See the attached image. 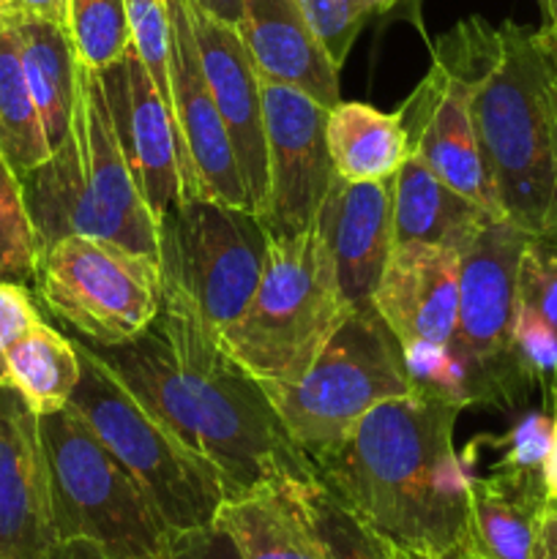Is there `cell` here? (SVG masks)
<instances>
[{"instance_id": "7bdbcfd3", "label": "cell", "mask_w": 557, "mask_h": 559, "mask_svg": "<svg viewBox=\"0 0 557 559\" xmlns=\"http://www.w3.org/2000/svg\"><path fill=\"white\" fill-rule=\"evenodd\" d=\"M533 559H557V519H555V513H552V508H549V516H546L544 527H541Z\"/></svg>"}, {"instance_id": "f1b7e54d", "label": "cell", "mask_w": 557, "mask_h": 559, "mask_svg": "<svg viewBox=\"0 0 557 559\" xmlns=\"http://www.w3.org/2000/svg\"><path fill=\"white\" fill-rule=\"evenodd\" d=\"M76 63L93 71H107L131 49L126 0H69L66 20Z\"/></svg>"}, {"instance_id": "7a4b0ae2", "label": "cell", "mask_w": 557, "mask_h": 559, "mask_svg": "<svg viewBox=\"0 0 557 559\" xmlns=\"http://www.w3.org/2000/svg\"><path fill=\"white\" fill-rule=\"evenodd\" d=\"M462 409L413 391L377 404L309 453L317 484L396 549L437 559L467 549L470 473L453 448Z\"/></svg>"}, {"instance_id": "60d3db41", "label": "cell", "mask_w": 557, "mask_h": 559, "mask_svg": "<svg viewBox=\"0 0 557 559\" xmlns=\"http://www.w3.org/2000/svg\"><path fill=\"white\" fill-rule=\"evenodd\" d=\"M189 3L233 27H238L240 14H244V0H189Z\"/></svg>"}, {"instance_id": "ac0fdd59", "label": "cell", "mask_w": 557, "mask_h": 559, "mask_svg": "<svg viewBox=\"0 0 557 559\" xmlns=\"http://www.w3.org/2000/svg\"><path fill=\"white\" fill-rule=\"evenodd\" d=\"M333 276L353 309L371 306L393 251V178L349 183L333 175L315 222Z\"/></svg>"}, {"instance_id": "836d02e7", "label": "cell", "mask_w": 557, "mask_h": 559, "mask_svg": "<svg viewBox=\"0 0 557 559\" xmlns=\"http://www.w3.org/2000/svg\"><path fill=\"white\" fill-rule=\"evenodd\" d=\"M511 353L533 385L557 391V331L528 306L517 304Z\"/></svg>"}, {"instance_id": "ffe728a7", "label": "cell", "mask_w": 557, "mask_h": 559, "mask_svg": "<svg viewBox=\"0 0 557 559\" xmlns=\"http://www.w3.org/2000/svg\"><path fill=\"white\" fill-rule=\"evenodd\" d=\"M238 33L260 80L295 87L325 109L342 102L339 69L298 0H244Z\"/></svg>"}, {"instance_id": "44dd1931", "label": "cell", "mask_w": 557, "mask_h": 559, "mask_svg": "<svg viewBox=\"0 0 557 559\" xmlns=\"http://www.w3.org/2000/svg\"><path fill=\"white\" fill-rule=\"evenodd\" d=\"M467 551L481 559H533L552 500L544 475L489 469L470 475Z\"/></svg>"}, {"instance_id": "ab89813d", "label": "cell", "mask_w": 557, "mask_h": 559, "mask_svg": "<svg viewBox=\"0 0 557 559\" xmlns=\"http://www.w3.org/2000/svg\"><path fill=\"white\" fill-rule=\"evenodd\" d=\"M544 486L552 502H557V391H552V440L544 462Z\"/></svg>"}, {"instance_id": "9a60e30c", "label": "cell", "mask_w": 557, "mask_h": 559, "mask_svg": "<svg viewBox=\"0 0 557 559\" xmlns=\"http://www.w3.org/2000/svg\"><path fill=\"white\" fill-rule=\"evenodd\" d=\"M98 74L142 200L158 224L164 213L189 197V167L173 107L134 47L120 63Z\"/></svg>"}, {"instance_id": "ee69618b", "label": "cell", "mask_w": 557, "mask_h": 559, "mask_svg": "<svg viewBox=\"0 0 557 559\" xmlns=\"http://www.w3.org/2000/svg\"><path fill=\"white\" fill-rule=\"evenodd\" d=\"M541 3H544V14H546L544 31L557 41V0H541Z\"/></svg>"}, {"instance_id": "d6986e66", "label": "cell", "mask_w": 557, "mask_h": 559, "mask_svg": "<svg viewBox=\"0 0 557 559\" xmlns=\"http://www.w3.org/2000/svg\"><path fill=\"white\" fill-rule=\"evenodd\" d=\"M371 306L402 347L448 344L459 317V251L429 243L393 246Z\"/></svg>"}, {"instance_id": "8992f818", "label": "cell", "mask_w": 557, "mask_h": 559, "mask_svg": "<svg viewBox=\"0 0 557 559\" xmlns=\"http://www.w3.org/2000/svg\"><path fill=\"white\" fill-rule=\"evenodd\" d=\"M82 360V377L69 407L91 426L104 448L134 478L167 533L216 522L227 500L216 469L169 435L82 344L71 338Z\"/></svg>"}, {"instance_id": "d6a6232c", "label": "cell", "mask_w": 557, "mask_h": 559, "mask_svg": "<svg viewBox=\"0 0 557 559\" xmlns=\"http://www.w3.org/2000/svg\"><path fill=\"white\" fill-rule=\"evenodd\" d=\"M131 47L169 102V0H126Z\"/></svg>"}, {"instance_id": "7c38bea8", "label": "cell", "mask_w": 557, "mask_h": 559, "mask_svg": "<svg viewBox=\"0 0 557 559\" xmlns=\"http://www.w3.org/2000/svg\"><path fill=\"white\" fill-rule=\"evenodd\" d=\"M36 289L55 317L102 347L140 336L162 309L158 262L82 235L44 251Z\"/></svg>"}, {"instance_id": "8d00e7d4", "label": "cell", "mask_w": 557, "mask_h": 559, "mask_svg": "<svg viewBox=\"0 0 557 559\" xmlns=\"http://www.w3.org/2000/svg\"><path fill=\"white\" fill-rule=\"evenodd\" d=\"M42 320L27 287L0 282V382H9V349Z\"/></svg>"}, {"instance_id": "1f68e13d", "label": "cell", "mask_w": 557, "mask_h": 559, "mask_svg": "<svg viewBox=\"0 0 557 559\" xmlns=\"http://www.w3.org/2000/svg\"><path fill=\"white\" fill-rule=\"evenodd\" d=\"M396 0H298L306 22L325 47L328 58L336 69L347 60L349 47L358 38L366 20L380 11H388Z\"/></svg>"}, {"instance_id": "b9f144b4", "label": "cell", "mask_w": 557, "mask_h": 559, "mask_svg": "<svg viewBox=\"0 0 557 559\" xmlns=\"http://www.w3.org/2000/svg\"><path fill=\"white\" fill-rule=\"evenodd\" d=\"M49 559H123V557L107 555V551H102L93 544H85V540H69V544H58V549L52 551V557Z\"/></svg>"}, {"instance_id": "4dcf8cb0", "label": "cell", "mask_w": 557, "mask_h": 559, "mask_svg": "<svg viewBox=\"0 0 557 559\" xmlns=\"http://www.w3.org/2000/svg\"><path fill=\"white\" fill-rule=\"evenodd\" d=\"M404 364L410 374V391L437 402L473 407L470 374L451 344H413L404 347Z\"/></svg>"}, {"instance_id": "30bf717a", "label": "cell", "mask_w": 557, "mask_h": 559, "mask_svg": "<svg viewBox=\"0 0 557 559\" xmlns=\"http://www.w3.org/2000/svg\"><path fill=\"white\" fill-rule=\"evenodd\" d=\"M497 49V27L470 16L431 47V66L399 109L410 147L486 216L506 218L491 189L473 118V93Z\"/></svg>"}, {"instance_id": "d4e9b609", "label": "cell", "mask_w": 557, "mask_h": 559, "mask_svg": "<svg viewBox=\"0 0 557 559\" xmlns=\"http://www.w3.org/2000/svg\"><path fill=\"white\" fill-rule=\"evenodd\" d=\"M14 31L20 38L27 87L36 102L49 151H55L66 140L74 120L76 76H80L69 31L38 20L16 22Z\"/></svg>"}, {"instance_id": "5bb4252c", "label": "cell", "mask_w": 557, "mask_h": 559, "mask_svg": "<svg viewBox=\"0 0 557 559\" xmlns=\"http://www.w3.org/2000/svg\"><path fill=\"white\" fill-rule=\"evenodd\" d=\"M169 107L183 142L189 197H213L254 213L227 129L202 71L189 0H169Z\"/></svg>"}, {"instance_id": "8fae6325", "label": "cell", "mask_w": 557, "mask_h": 559, "mask_svg": "<svg viewBox=\"0 0 557 559\" xmlns=\"http://www.w3.org/2000/svg\"><path fill=\"white\" fill-rule=\"evenodd\" d=\"M528 243L524 229L495 218L459 251V317L448 344L467 369L473 404L513 407L533 388L511 353L517 276Z\"/></svg>"}, {"instance_id": "f6af8a7d", "label": "cell", "mask_w": 557, "mask_h": 559, "mask_svg": "<svg viewBox=\"0 0 557 559\" xmlns=\"http://www.w3.org/2000/svg\"><path fill=\"white\" fill-rule=\"evenodd\" d=\"M402 551V559H437V557H426V555H418V551H404V549H399Z\"/></svg>"}, {"instance_id": "603a6c76", "label": "cell", "mask_w": 557, "mask_h": 559, "mask_svg": "<svg viewBox=\"0 0 557 559\" xmlns=\"http://www.w3.org/2000/svg\"><path fill=\"white\" fill-rule=\"evenodd\" d=\"M486 222L495 218L453 191L415 153L393 175V246L429 243L462 251Z\"/></svg>"}, {"instance_id": "83f0119b", "label": "cell", "mask_w": 557, "mask_h": 559, "mask_svg": "<svg viewBox=\"0 0 557 559\" xmlns=\"http://www.w3.org/2000/svg\"><path fill=\"white\" fill-rule=\"evenodd\" d=\"M306 508L325 559H402V551L320 484L304 486Z\"/></svg>"}, {"instance_id": "cb8c5ba5", "label": "cell", "mask_w": 557, "mask_h": 559, "mask_svg": "<svg viewBox=\"0 0 557 559\" xmlns=\"http://www.w3.org/2000/svg\"><path fill=\"white\" fill-rule=\"evenodd\" d=\"M325 140L333 173L349 183L391 180L413 156L402 115L364 102H339L328 109Z\"/></svg>"}, {"instance_id": "277c9868", "label": "cell", "mask_w": 557, "mask_h": 559, "mask_svg": "<svg viewBox=\"0 0 557 559\" xmlns=\"http://www.w3.org/2000/svg\"><path fill=\"white\" fill-rule=\"evenodd\" d=\"M20 186L42 254L82 235L158 262V224L129 167L98 71L80 66L69 134Z\"/></svg>"}, {"instance_id": "7402d4cb", "label": "cell", "mask_w": 557, "mask_h": 559, "mask_svg": "<svg viewBox=\"0 0 557 559\" xmlns=\"http://www.w3.org/2000/svg\"><path fill=\"white\" fill-rule=\"evenodd\" d=\"M304 486L282 480L227 497L216 524L233 535L244 559H325L306 508Z\"/></svg>"}, {"instance_id": "e575fe53", "label": "cell", "mask_w": 557, "mask_h": 559, "mask_svg": "<svg viewBox=\"0 0 557 559\" xmlns=\"http://www.w3.org/2000/svg\"><path fill=\"white\" fill-rule=\"evenodd\" d=\"M517 304L533 309L557 331V240L530 238L519 262Z\"/></svg>"}, {"instance_id": "2e32d148", "label": "cell", "mask_w": 557, "mask_h": 559, "mask_svg": "<svg viewBox=\"0 0 557 559\" xmlns=\"http://www.w3.org/2000/svg\"><path fill=\"white\" fill-rule=\"evenodd\" d=\"M58 549L38 415L0 382V559H49Z\"/></svg>"}, {"instance_id": "6da1fadb", "label": "cell", "mask_w": 557, "mask_h": 559, "mask_svg": "<svg viewBox=\"0 0 557 559\" xmlns=\"http://www.w3.org/2000/svg\"><path fill=\"white\" fill-rule=\"evenodd\" d=\"M85 347L169 435L216 469L227 497L317 480L265 388L180 306L162 300L156 320L129 342Z\"/></svg>"}, {"instance_id": "bcb514c9", "label": "cell", "mask_w": 557, "mask_h": 559, "mask_svg": "<svg viewBox=\"0 0 557 559\" xmlns=\"http://www.w3.org/2000/svg\"><path fill=\"white\" fill-rule=\"evenodd\" d=\"M448 559H481V557H475L473 551H467V549H462V551H457V555H451Z\"/></svg>"}, {"instance_id": "3957f363", "label": "cell", "mask_w": 557, "mask_h": 559, "mask_svg": "<svg viewBox=\"0 0 557 559\" xmlns=\"http://www.w3.org/2000/svg\"><path fill=\"white\" fill-rule=\"evenodd\" d=\"M473 118L502 216L530 238L557 240V41L544 27H497Z\"/></svg>"}, {"instance_id": "7dc6e473", "label": "cell", "mask_w": 557, "mask_h": 559, "mask_svg": "<svg viewBox=\"0 0 557 559\" xmlns=\"http://www.w3.org/2000/svg\"><path fill=\"white\" fill-rule=\"evenodd\" d=\"M552 513H555V519H557V502H552Z\"/></svg>"}, {"instance_id": "9c48e42d", "label": "cell", "mask_w": 557, "mask_h": 559, "mask_svg": "<svg viewBox=\"0 0 557 559\" xmlns=\"http://www.w3.org/2000/svg\"><path fill=\"white\" fill-rule=\"evenodd\" d=\"M306 456L342 440L377 404L410 393L404 347L375 306L353 309L315 364L287 385H262Z\"/></svg>"}, {"instance_id": "484cf974", "label": "cell", "mask_w": 557, "mask_h": 559, "mask_svg": "<svg viewBox=\"0 0 557 559\" xmlns=\"http://www.w3.org/2000/svg\"><path fill=\"white\" fill-rule=\"evenodd\" d=\"M9 385H14L36 415L69 407L82 377L76 344L38 320L5 358Z\"/></svg>"}, {"instance_id": "e0dca14e", "label": "cell", "mask_w": 557, "mask_h": 559, "mask_svg": "<svg viewBox=\"0 0 557 559\" xmlns=\"http://www.w3.org/2000/svg\"><path fill=\"white\" fill-rule=\"evenodd\" d=\"M191 31L200 49L202 71L213 93L218 115L227 129L246 194L254 213L262 211L268 194L265 115H262V82L244 47L238 27L205 14L189 3Z\"/></svg>"}, {"instance_id": "f35d334b", "label": "cell", "mask_w": 557, "mask_h": 559, "mask_svg": "<svg viewBox=\"0 0 557 559\" xmlns=\"http://www.w3.org/2000/svg\"><path fill=\"white\" fill-rule=\"evenodd\" d=\"M52 22L66 27L69 20V0H0V22L16 25V22Z\"/></svg>"}, {"instance_id": "f546056e", "label": "cell", "mask_w": 557, "mask_h": 559, "mask_svg": "<svg viewBox=\"0 0 557 559\" xmlns=\"http://www.w3.org/2000/svg\"><path fill=\"white\" fill-rule=\"evenodd\" d=\"M42 249L22 197L20 178L0 156V282L36 284Z\"/></svg>"}, {"instance_id": "74e56055", "label": "cell", "mask_w": 557, "mask_h": 559, "mask_svg": "<svg viewBox=\"0 0 557 559\" xmlns=\"http://www.w3.org/2000/svg\"><path fill=\"white\" fill-rule=\"evenodd\" d=\"M164 559H244V555H240L233 535L213 522L205 527L169 535Z\"/></svg>"}, {"instance_id": "5b68a950", "label": "cell", "mask_w": 557, "mask_h": 559, "mask_svg": "<svg viewBox=\"0 0 557 559\" xmlns=\"http://www.w3.org/2000/svg\"><path fill=\"white\" fill-rule=\"evenodd\" d=\"M349 311L311 227L295 238H271L254 295L218 342L260 385H287L306 374Z\"/></svg>"}, {"instance_id": "ba28073f", "label": "cell", "mask_w": 557, "mask_h": 559, "mask_svg": "<svg viewBox=\"0 0 557 559\" xmlns=\"http://www.w3.org/2000/svg\"><path fill=\"white\" fill-rule=\"evenodd\" d=\"M268 246L271 235L257 213L213 197H186L158 222L162 300L222 336L254 295Z\"/></svg>"}, {"instance_id": "52a82bcc", "label": "cell", "mask_w": 557, "mask_h": 559, "mask_svg": "<svg viewBox=\"0 0 557 559\" xmlns=\"http://www.w3.org/2000/svg\"><path fill=\"white\" fill-rule=\"evenodd\" d=\"M58 544L85 540L123 559H162L169 533L118 459L71 407L38 415Z\"/></svg>"}, {"instance_id": "4316f807", "label": "cell", "mask_w": 557, "mask_h": 559, "mask_svg": "<svg viewBox=\"0 0 557 559\" xmlns=\"http://www.w3.org/2000/svg\"><path fill=\"white\" fill-rule=\"evenodd\" d=\"M49 142L22 69L14 25L0 22V156L16 178L49 158Z\"/></svg>"}, {"instance_id": "4fadbf2b", "label": "cell", "mask_w": 557, "mask_h": 559, "mask_svg": "<svg viewBox=\"0 0 557 559\" xmlns=\"http://www.w3.org/2000/svg\"><path fill=\"white\" fill-rule=\"evenodd\" d=\"M262 82L265 115L268 194L257 213L271 238L309 233L333 180L328 153V109L278 82Z\"/></svg>"}, {"instance_id": "d590c367", "label": "cell", "mask_w": 557, "mask_h": 559, "mask_svg": "<svg viewBox=\"0 0 557 559\" xmlns=\"http://www.w3.org/2000/svg\"><path fill=\"white\" fill-rule=\"evenodd\" d=\"M552 440V415L549 413H528L513 424L500 440H486L497 456L491 469L519 475H544L546 451Z\"/></svg>"}]
</instances>
